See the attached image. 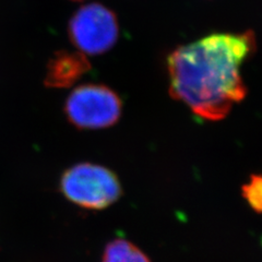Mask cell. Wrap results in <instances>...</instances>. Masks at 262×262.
<instances>
[{
    "mask_svg": "<svg viewBox=\"0 0 262 262\" xmlns=\"http://www.w3.org/2000/svg\"><path fill=\"white\" fill-rule=\"evenodd\" d=\"M103 262H151L136 245L125 239L112 242L105 249Z\"/></svg>",
    "mask_w": 262,
    "mask_h": 262,
    "instance_id": "obj_6",
    "label": "cell"
},
{
    "mask_svg": "<svg viewBox=\"0 0 262 262\" xmlns=\"http://www.w3.org/2000/svg\"><path fill=\"white\" fill-rule=\"evenodd\" d=\"M68 33L78 52L95 56L108 52L117 43L119 24L107 7L93 3L81 7L71 16Z\"/></svg>",
    "mask_w": 262,
    "mask_h": 262,
    "instance_id": "obj_3",
    "label": "cell"
},
{
    "mask_svg": "<svg viewBox=\"0 0 262 262\" xmlns=\"http://www.w3.org/2000/svg\"><path fill=\"white\" fill-rule=\"evenodd\" d=\"M255 49L251 31L216 33L177 47L167 57L171 97L200 118L224 119L247 95L241 68Z\"/></svg>",
    "mask_w": 262,
    "mask_h": 262,
    "instance_id": "obj_1",
    "label": "cell"
},
{
    "mask_svg": "<svg viewBox=\"0 0 262 262\" xmlns=\"http://www.w3.org/2000/svg\"><path fill=\"white\" fill-rule=\"evenodd\" d=\"M90 70L84 54L61 51L56 53L47 64L45 84L52 88H68Z\"/></svg>",
    "mask_w": 262,
    "mask_h": 262,
    "instance_id": "obj_5",
    "label": "cell"
},
{
    "mask_svg": "<svg viewBox=\"0 0 262 262\" xmlns=\"http://www.w3.org/2000/svg\"><path fill=\"white\" fill-rule=\"evenodd\" d=\"M244 199L250 208L262 214V175H252L242 188Z\"/></svg>",
    "mask_w": 262,
    "mask_h": 262,
    "instance_id": "obj_7",
    "label": "cell"
},
{
    "mask_svg": "<svg viewBox=\"0 0 262 262\" xmlns=\"http://www.w3.org/2000/svg\"><path fill=\"white\" fill-rule=\"evenodd\" d=\"M61 189L73 203L93 210L107 208L121 194L119 180L114 173L93 164H80L66 171Z\"/></svg>",
    "mask_w": 262,
    "mask_h": 262,
    "instance_id": "obj_2",
    "label": "cell"
},
{
    "mask_svg": "<svg viewBox=\"0 0 262 262\" xmlns=\"http://www.w3.org/2000/svg\"><path fill=\"white\" fill-rule=\"evenodd\" d=\"M66 113L71 122L80 128H106L119 119L121 101L107 86L85 84L71 92L66 102Z\"/></svg>",
    "mask_w": 262,
    "mask_h": 262,
    "instance_id": "obj_4",
    "label": "cell"
}]
</instances>
